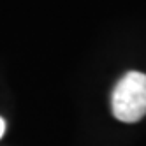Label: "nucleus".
I'll return each mask as SVG.
<instances>
[{"mask_svg":"<svg viewBox=\"0 0 146 146\" xmlns=\"http://www.w3.org/2000/svg\"><path fill=\"white\" fill-rule=\"evenodd\" d=\"M113 116L123 123H135L146 116V74L127 72L111 93Z\"/></svg>","mask_w":146,"mask_h":146,"instance_id":"1","label":"nucleus"},{"mask_svg":"<svg viewBox=\"0 0 146 146\" xmlns=\"http://www.w3.org/2000/svg\"><path fill=\"white\" fill-rule=\"evenodd\" d=\"M4 132H5V121L0 118V137H2L4 135Z\"/></svg>","mask_w":146,"mask_h":146,"instance_id":"2","label":"nucleus"}]
</instances>
